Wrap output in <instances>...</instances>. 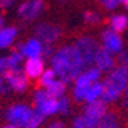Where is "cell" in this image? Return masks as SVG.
<instances>
[{"mask_svg": "<svg viewBox=\"0 0 128 128\" xmlns=\"http://www.w3.org/2000/svg\"><path fill=\"white\" fill-rule=\"evenodd\" d=\"M61 2H67V0H61Z\"/></svg>", "mask_w": 128, "mask_h": 128, "instance_id": "38", "label": "cell"}, {"mask_svg": "<svg viewBox=\"0 0 128 128\" xmlns=\"http://www.w3.org/2000/svg\"><path fill=\"white\" fill-rule=\"evenodd\" d=\"M102 49L111 55H119L124 50V41L118 32L107 29L102 32Z\"/></svg>", "mask_w": 128, "mask_h": 128, "instance_id": "10", "label": "cell"}, {"mask_svg": "<svg viewBox=\"0 0 128 128\" xmlns=\"http://www.w3.org/2000/svg\"><path fill=\"white\" fill-rule=\"evenodd\" d=\"M8 93H9V86H8V82H6V79H5V78H0V94L5 96V94H8Z\"/></svg>", "mask_w": 128, "mask_h": 128, "instance_id": "27", "label": "cell"}, {"mask_svg": "<svg viewBox=\"0 0 128 128\" xmlns=\"http://www.w3.org/2000/svg\"><path fill=\"white\" fill-rule=\"evenodd\" d=\"M2 26H3V17H2V14H0V29H2Z\"/></svg>", "mask_w": 128, "mask_h": 128, "instance_id": "34", "label": "cell"}, {"mask_svg": "<svg viewBox=\"0 0 128 128\" xmlns=\"http://www.w3.org/2000/svg\"><path fill=\"white\" fill-rule=\"evenodd\" d=\"M3 128H15V126H14V125H11V124H6Z\"/></svg>", "mask_w": 128, "mask_h": 128, "instance_id": "35", "label": "cell"}, {"mask_svg": "<svg viewBox=\"0 0 128 128\" xmlns=\"http://www.w3.org/2000/svg\"><path fill=\"white\" fill-rule=\"evenodd\" d=\"M124 3H125V6H126V9H128V0H125Z\"/></svg>", "mask_w": 128, "mask_h": 128, "instance_id": "36", "label": "cell"}, {"mask_svg": "<svg viewBox=\"0 0 128 128\" xmlns=\"http://www.w3.org/2000/svg\"><path fill=\"white\" fill-rule=\"evenodd\" d=\"M94 67L98 69L99 72H111L114 69V58L111 54H108L105 49H102V47H99L98 52H96L94 55Z\"/></svg>", "mask_w": 128, "mask_h": 128, "instance_id": "12", "label": "cell"}, {"mask_svg": "<svg viewBox=\"0 0 128 128\" xmlns=\"http://www.w3.org/2000/svg\"><path fill=\"white\" fill-rule=\"evenodd\" d=\"M99 2H101V5H102L105 9H114V8L119 5L118 0H99Z\"/></svg>", "mask_w": 128, "mask_h": 128, "instance_id": "26", "label": "cell"}, {"mask_svg": "<svg viewBox=\"0 0 128 128\" xmlns=\"http://www.w3.org/2000/svg\"><path fill=\"white\" fill-rule=\"evenodd\" d=\"M47 92V94L50 96V98L54 99H60L61 96H64V92H66V84H64L62 81H60V79H55V81L44 88Z\"/></svg>", "mask_w": 128, "mask_h": 128, "instance_id": "18", "label": "cell"}, {"mask_svg": "<svg viewBox=\"0 0 128 128\" xmlns=\"http://www.w3.org/2000/svg\"><path fill=\"white\" fill-rule=\"evenodd\" d=\"M119 61H120V66H122V67H125V69L128 70V50H126V52H124V54H120Z\"/></svg>", "mask_w": 128, "mask_h": 128, "instance_id": "28", "label": "cell"}, {"mask_svg": "<svg viewBox=\"0 0 128 128\" xmlns=\"http://www.w3.org/2000/svg\"><path fill=\"white\" fill-rule=\"evenodd\" d=\"M34 102H35V111H38V113L43 114L44 118L58 113V99L50 98L44 88L35 90Z\"/></svg>", "mask_w": 128, "mask_h": 128, "instance_id": "5", "label": "cell"}, {"mask_svg": "<svg viewBox=\"0 0 128 128\" xmlns=\"http://www.w3.org/2000/svg\"><path fill=\"white\" fill-rule=\"evenodd\" d=\"M107 113V104L102 101H94L86 105L84 108V114L81 116L86 128H96L102 119V116Z\"/></svg>", "mask_w": 128, "mask_h": 128, "instance_id": "6", "label": "cell"}, {"mask_svg": "<svg viewBox=\"0 0 128 128\" xmlns=\"http://www.w3.org/2000/svg\"><path fill=\"white\" fill-rule=\"evenodd\" d=\"M43 120H44V116L34 110V113H32V116H30V119H29V122L26 124L24 128H38L43 124Z\"/></svg>", "mask_w": 128, "mask_h": 128, "instance_id": "22", "label": "cell"}, {"mask_svg": "<svg viewBox=\"0 0 128 128\" xmlns=\"http://www.w3.org/2000/svg\"><path fill=\"white\" fill-rule=\"evenodd\" d=\"M118 2H122V3H124V2H125V0H118Z\"/></svg>", "mask_w": 128, "mask_h": 128, "instance_id": "37", "label": "cell"}, {"mask_svg": "<svg viewBox=\"0 0 128 128\" xmlns=\"http://www.w3.org/2000/svg\"><path fill=\"white\" fill-rule=\"evenodd\" d=\"M34 110L24 104H15L8 108L6 111V120L8 124L14 125L15 128H24L26 124L29 122Z\"/></svg>", "mask_w": 128, "mask_h": 128, "instance_id": "7", "label": "cell"}, {"mask_svg": "<svg viewBox=\"0 0 128 128\" xmlns=\"http://www.w3.org/2000/svg\"><path fill=\"white\" fill-rule=\"evenodd\" d=\"M101 76V72L96 67H90L86 72H81L79 76L75 79V86H73V98L76 101H84L86 92L88 87L94 82H98V79Z\"/></svg>", "mask_w": 128, "mask_h": 128, "instance_id": "3", "label": "cell"}, {"mask_svg": "<svg viewBox=\"0 0 128 128\" xmlns=\"http://www.w3.org/2000/svg\"><path fill=\"white\" fill-rule=\"evenodd\" d=\"M84 66L75 46H62L52 56V70L64 84H69L79 76Z\"/></svg>", "mask_w": 128, "mask_h": 128, "instance_id": "1", "label": "cell"}, {"mask_svg": "<svg viewBox=\"0 0 128 128\" xmlns=\"http://www.w3.org/2000/svg\"><path fill=\"white\" fill-rule=\"evenodd\" d=\"M96 128H120V126H119V120H118L116 114L113 111H107L102 116V119L99 120Z\"/></svg>", "mask_w": 128, "mask_h": 128, "instance_id": "19", "label": "cell"}, {"mask_svg": "<svg viewBox=\"0 0 128 128\" xmlns=\"http://www.w3.org/2000/svg\"><path fill=\"white\" fill-rule=\"evenodd\" d=\"M58 111L61 114H69V111H70V99L69 98L61 96L58 99Z\"/></svg>", "mask_w": 128, "mask_h": 128, "instance_id": "23", "label": "cell"}, {"mask_svg": "<svg viewBox=\"0 0 128 128\" xmlns=\"http://www.w3.org/2000/svg\"><path fill=\"white\" fill-rule=\"evenodd\" d=\"M84 20H86V23H88V24H96V23H99L101 15H99L98 12H92V11H88V12L84 14Z\"/></svg>", "mask_w": 128, "mask_h": 128, "instance_id": "24", "label": "cell"}, {"mask_svg": "<svg viewBox=\"0 0 128 128\" xmlns=\"http://www.w3.org/2000/svg\"><path fill=\"white\" fill-rule=\"evenodd\" d=\"M43 11H44V2L43 0H28V2L20 5L18 17H20V20L29 23V22H34Z\"/></svg>", "mask_w": 128, "mask_h": 128, "instance_id": "9", "label": "cell"}, {"mask_svg": "<svg viewBox=\"0 0 128 128\" xmlns=\"http://www.w3.org/2000/svg\"><path fill=\"white\" fill-rule=\"evenodd\" d=\"M3 78L6 79V82L9 86V88H12L14 92H17V93H23L26 92L28 88V78L24 73H22L18 69H14V70H8Z\"/></svg>", "mask_w": 128, "mask_h": 128, "instance_id": "11", "label": "cell"}, {"mask_svg": "<svg viewBox=\"0 0 128 128\" xmlns=\"http://www.w3.org/2000/svg\"><path fill=\"white\" fill-rule=\"evenodd\" d=\"M49 128H64V124L60 122V120H55V122H52V124L49 125Z\"/></svg>", "mask_w": 128, "mask_h": 128, "instance_id": "32", "label": "cell"}, {"mask_svg": "<svg viewBox=\"0 0 128 128\" xmlns=\"http://www.w3.org/2000/svg\"><path fill=\"white\" fill-rule=\"evenodd\" d=\"M101 84H102L101 101L105 104H111V102L118 101L128 87V70L122 66L114 67L108 73L105 81Z\"/></svg>", "mask_w": 128, "mask_h": 128, "instance_id": "2", "label": "cell"}, {"mask_svg": "<svg viewBox=\"0 0 128 128\" xmlns=\"http://www.w3.org/2000/svg\"><path fill=\"white\" fill-rule=\"evenodd\" d=\"M9 69V61H8V56H0V76L5 75Z\"/></svg>", "mask_w": 128, "mask_h": 128, "instance_id": "25", "label": "cell"}, {"mask_svg": "<svg viewBox=\"0 0 128 128\" xmlns=\"http://www.w3.org/2000/svg\"><path fill=\"white\" fill-rule=\"evenodd\" d=\"M50 54H52V47H50V46H44L43 49H41V55H43L44 58H49Z\"/></svg>", "mask_w": 128, "mask_h": 128, "instance_id": "30", "label": "cell"}, {"mask_svg": "<svg viewBox=\"0 0 128 128\" xmlns=\"http://www.w3.org/2000/svg\"><path fill=\"white\" fill-rule=\"evenodd\" d=\"M14 3V0H0V9H6V8H11Z\"/></svg>", "mask_w": 128, "mask_h": 128, "instance_id": "29", "label": "cell"}, {"mask_svg": "<svg viewBox=\"0 0 128 128\" xmlns=\"http://www.w3.org/2000/svg\"><path fill=\"white\" fill-rule=\"evenodd\" d=\"M101 96H102V84L101 82H94L88 87V90L86 92L84 96V101L87 104L94 102V101H101Z\"/></svg>", "mask_w": 128, "mask_h": 128, "instance_id": "17", "label": "cell"}, {"mask_svg": "<svg viewBox=\"0 0 128 128\" xmlns=\"http://www.w3.org/2000/svg\"><path fill=\"white\" fill-rule=\"evenodd\" d=\"M8 61H9V69H11V70L18 69V66L22 64V61H23V55H22L20 52H17V50H14V52L8 56Z\"/></svg>", "mask_w": 128, "mask_h": 128, "instance_id": "21", "label": "cell"}, {"mask_svg": "<svg viewBox=\"0 0 128 128\" xmlns=\"http://www.w3.org/2000/svg\"><path fill=\"white\" fill-rule=\"evenodd\" d=\"M128 28V17L125 14H114L110 17V29L120 34Z\"/></svg>", "mask_w": 128, "mask_h": 128, "instance_id": "16", "label": "cell"}, {"mask_svg": "<svg viewBox=\"0 0 128 128\" xmlns=\"http://www.w3.org/2000/svg\"><path fill=\"white\" fill-rule=\"evenodd\" d=\"M17 28L15 26H8L0 29V49H5L12 44V41L17 37Z\"/></svg>", "mask_w": 128, "mask_h": 128, "instance_id": "15", "label": "cell"}, {"mask_svg": "<svg viewBox=\"0 0 128 128\" xmlns=\"http://www.w3.org/2000/svg\"><path fill=\"white\" fill-rule=\"evenodd\" d=\"M124 104L128 107V87H126V90L124 92Z\"/></svg>", "mask_w": 128, "mask_h": 128, "instance_id": "33", "label": "cell"}, {"mask_svg": "<svg viewBox=\"0 0 128 128\" xmlns=\"http://www.w3.org/2000/svg\"><path fill=\"white\" fill-rule=\"evenodd\" d=\"M54 81H55V72H54L52 69H46V70L41 73V76H40V86H41L43 88L49 87Z\"/></svg>", "mask_w": 128, "mask_h": 128, "instance_id": "20", "label": "cell"}, {"mask_svg": "<svg viewBox=\"0 0 128 128\" xmlns=\"http://www.w3.org/2000/svg\"><path fill=\"white\" fill-rule=\"evenodd\" d=\"M75 49L78 50L79 56H81V61H82V66L90 69L93 66V61H94V55L98 52L99 46L96 43L94 38L92 37H82L79 38L75 44Z\"/></svg>", "mask_w": 128, "mask_h": 128, "instance_id": "4", "label": "cell"}, {"mask_svg": "<svg viewBox=\"0 0 128 128\" xmlns=\"http://www.w3.org/2000/svg\"><path fill=\"white\" fill-rule=\"evenodd\" d=\"M41 49H43V46H41V43H40L37 38H30V40H28L24 44L20 43V44L17 46V52H20L23 56L26 55L28 58H40Z\"/></svg>", "mask_w": 128, "mask_h": 128, "instance_id": "13", "label": "cell"}, {"mask_svg": "<svg viewBox=\"0 0 128 128\" xmlns=\"http://www.w3.org/2000/svg\"><path fill=\"white\" fill-rule=\"evenodd\" d=\"M44 72V62L41 58H28L24 62V75L28 79H37Z\"/></svg>", "mask_w": 128, "mask_h": 128, "instance_id": "14", "label": "cell"}, {"mask_svg": "<svg viewBox=\"0 0 128 128\" xmlns=\"http://www.w3.org/2000/svg\"><path fill=\"white\" fill-rule=\"evenodd\" d=\"M34 32H35V38L40 43H44V46H50L61 35V29L58 26H55V24H50V23H41V24H38L34 29Z\"/></svg>", "mask_w": 128, "mask_h": 128, "instance_id": "8", "label": "cell"}, {"mask_svg": "<svg viewBox=\"0 0 128 128\" xmlns=\"http://www.w3.org/2000/svg\"><path fill=\"white\" fill-rule=\"evenodd\" d=\"M73 128H86V125H84L81 116H79V118H75V120H73Z\"/></svg>", "mask_w": 128, "mask_h": 128, "instance_id": "31", "label": "cell"}]
</instances>
